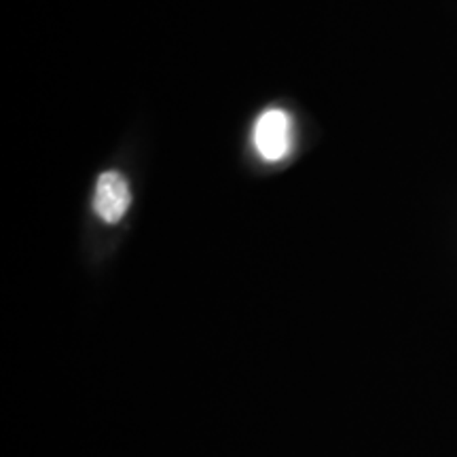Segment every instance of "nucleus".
Wrapping results in <instances>:
<instances>
[{"label":"nucleus","mask_w":457,"mask_h":457,"mask_svg":"<svg viewBox=\"0 0 457 457\" xmlns=\"http://www.w3.org/2000/svg\"><path fill=\"white\" fill-rule=\"evenodd\" d=\"M293 145V123L279 108H270L256 119L254 146L265 162H279L288 155Z\"/></svg>","instance_id":"obj_1"},{"label":"nucleus","mask_w":457,"mask_h":457,"mask_svg":"<svg viewBox=\"0 0 457 457\" xmlns=\"http://www.w3.org/2000/svg\"><path fill=\"white\" fill-rule=\"evenodd\" d=\"M131 202L129 185L119 171H104L98 179L94 195V208L102 220L119 222L128 212Z\"/></svg>","instance_id":"obj_2"}]
</instances>
